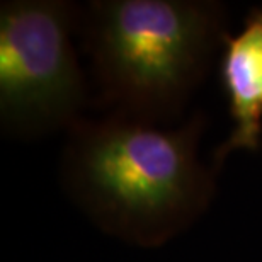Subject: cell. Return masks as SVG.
<instances>
[{
    "instance_id": "cell-3",
    "label": "cell",
    "mask_w": 262,
    "mask_h": 262,
    "mask_svg": "<svg viewBox=\"0 0 262 262\" xmlns=\"http://www.w3.org/2000/svg\"><path fill=\"white\" fill-rule=\"evenodd\" d=\"M80 77L58 4L14 2L0 15V106L17 126L58 121L75 107Z\"/></svg>"
},
{
    "instance_id": "cell-4",
    "label": "cell",
    "mask_w": 262,
    "mask_h": 262,
    "mask_svg": "<svg viewBox=\"0 0 262 262\" xmlns=\"http://www.w3.org/2000/svg\"><path fill=\"white\" fill-rule=\"evenodd\" d=\"M223 82L235 128L220 155L257 148L262 128V9L252 14L242 33L228 41Z\"/></svg>"
},
{
    "instance_id": "cell-1",
    "label": "cell",
    "mask_w": 262,
    "mask_h": 262,
    "mask_svg": "<svg viewBox=\"0 0 262 262\" xmlns=\"http://www.w3.org/2000/svg\"><path fill=\"white\" fill-rule=\"evenodd\" d=\"M77 169L94 206L128 225L159 223L182 211L198 182L184 131L133 124L97 133L83 146Z\"/></svg>"
},
{
    "instance_id": "cell-2",
    "label": "cell",
    "mask_w": 262,
    "mask_h": 262,
    "mask_svg": "<svg viewBox=\"0 0 262 262\" xmlns=\"http://www.w3.org/2000/svg\"><path fill=\"white\" fill-rule=\"evenodd\" d=\"M209 20L196 4L118 0L104 4L101 53L129 101L159 102L179 92L206 46Z\"/></svg>"
}]
</instances>
